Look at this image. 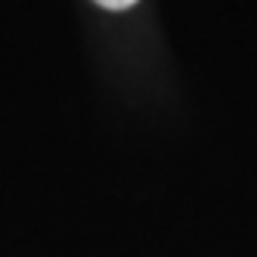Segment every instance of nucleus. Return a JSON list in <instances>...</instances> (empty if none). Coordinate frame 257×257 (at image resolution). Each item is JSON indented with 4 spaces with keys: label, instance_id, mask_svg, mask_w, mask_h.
<instances>
[{
    "label": "nucleus",
    "instance_id": "nucleus-1",
    "mask_svg": "<svg viewBox=\"0 0 257 257\" xmlns=\"http://www.w3.org/2000/svg\"><path fill=\"white\" fill-rule=\"evenodd\" d=\"M99 7H105V10H127V7H134L137 0H96Z\"/></svg>",
    "mask_w": 257,
    "mask_h": 257
}]
</instances>
